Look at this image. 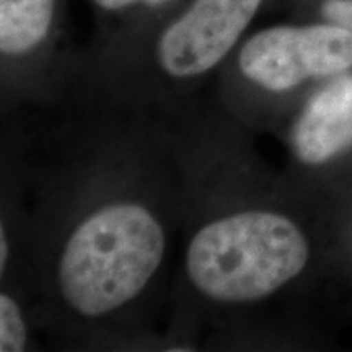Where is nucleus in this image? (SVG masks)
<instances>
[{
    "label": "nucleus",
    "instance_id": "10",
    "mask_svg": "<svg viewBox=\"0 0 352 352\" xmlns=\"http://www.w3.org/2000/svg\"><path fill=\"white\" fill-rule=\"evenodd\" d=\"M100 7L108 8V10H116V8H122L127 6H132L135 2H147V3H158L164 0H95Z\"/></svg>",
    "mask_w": 352,
    "mask_h": 352
},
{
    "label": "nucleus",
    "instance_id": "2",
    "mask_svg": "<svg viewBox=\"0 0 352 352\" xmlns=\"http://www.w3.org/2000/svg\"><path fill=\"white\" fill-rule=\"evenodd\" d=\"M166 235L145 206L120 201L83 219L65 241L57 285L74 314L100 318L127 305L160 267Z\"/></svg>",
    "mask_w": 352,
    "mask_h": 352
},
{
    "label": "nucleus",
    "instance_id": "3",
    "mask_svg": "<svg viewBox=\"0 0 352 352\" xmlns=\"http://www.w3.org/2000/svg\"><path fill=\"white\" fill-rule=\"evenodd\" d=\"M239 67L245 78L272 95H308L328 78L352 70V32L324 20L271 26L243 44Z\"/></svg>",
    "mask_w": 352,
    "mask_h": 352
},
{
    "label": "nucleus",
    "instance_id": "5",
    "mask_svg": "<svg viewBox=\"0 0 352 352\" xmlns=\"http://www.w3.org/2000/svg\"><path fill=\"white\" fill-rule=\"evenodd\" d=\"M263 0H195L162 34L158 64L166 76H204L239 43Z\"/></svg>",
    "mask_w": 352,
    "mask_h": 352
},
{
    "label": "nucleus",
    "instance_id": "9",
    "mask_svg": "<svg viewBox=\"0 0 352 352\" xmlns=\"http://www.w3.org/2000/svg\"><path fill=\"white\" fill-rule=\"evenodd\" d=\"M320 15L324 21L344 26L352 32V0H323Z\"/></svg>",
    "mask_w": 352,
    "mask_h": 352
},
{
    "label": "nucleus",
    "instance_id": "7",
    "mask_svg": "<svg viewBox=\"0 0 352 352\" xmlns=\"http://www.w3.org/2000/svg\"><path fill=\"white\" fill-rule=\"evenodd\" d=\"M28 344V329L23 315L13 298L3 292L0 296V351L21 352Z\"/></svg>",
    "mask_w": 352,
    "mask_h": 352
},
{
    "label": "nucleus",
    "instance_id": "4",
    "mask_svg": "<svg viewBox=\"0 0 352 352\" xmlns=\"http://www.w3.org/2000/svg\"><path fill=\"white\" fill-rule=\"evenodd\" d=\"M289 147L303 178L342 199L352 189V70L328 78L302 100Z\"/></svg>",
    "mask_w": 352,
    "mask_h": 352
},
{
    "label": "nucleus",
    "instance_id": "11",
    "mask_svg": "<svg viewBox=\"0 0 352 352\" xmlns=\"http://www.w3.org/2000/svg\"><path fill=\"white\" fill-rule=\"evenodd\" d=\"M7 258H8V239L6 236V228L2 227V230H0V270H2V272L6 271Z\"/></svg>",
    "mask_w": 352,
    "mask_h": 352
},
{
    "label": "nucleus",
    "instance_id": "6",
    "mask_svg": "<svg viewBox=\"0 0 352 352\" xmlns=\"http://www.w3.org/2000/svg\"><path fill=\"white\" fill-rule=\"evenodd\" d=\"M56 0H0V51L6 57L25 56L47 36Z\"/></svg>",
    "mask_w": 352,
    "mask_h": 352
},
{
    "label": "nucleus",
    "instance_id": "8",
    "mask_svg": "<svg viewBox=\"0 0 352 352\" xmlns=\"http://www.w3.org/2000/svg\"><path fill=\"white\" fill-rule=\"evenodd\" d=\"M340 202L341 209L338 212L340 220H338L336 227H334L338 228L336 241H340L342 252H344L347 267H351L352 272V189Z\"/></svg>",
    "mask_w": 352,
    "mask_h": 352
},
{
    "label": "nucleus",
    "instance_id": "1",
    "mask_svg": "<svg viewBox=\"0 0 352 352\" xmlns=\"http://www.w3.org/2000/svg\"><path fill=\"white\" fill-rule=\"evenodd\" d=\"M320 241L297 214L239 210L210 220L192 235L184 267L192 287L209 300L259 302L307 277Z\"/></svg>",
    "mask_w": 352,
    "mask_h": 352
}]
</instances>
